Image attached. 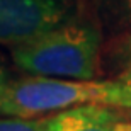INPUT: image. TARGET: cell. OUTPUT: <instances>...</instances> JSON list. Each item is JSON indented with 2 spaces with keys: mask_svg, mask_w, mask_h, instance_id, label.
Masks as SVG:
<instances>
[{
  "mask_svg": "<svg viewBox=\"0 0 131 131\" xmlns=\"http://www.w3.org/2000/svg\"><path fill=\"white\" fill-rule=\"evenodd\" d=\"M9 82H10V78L7 75V72L0 67V107H2V101H4V95H5V90H7Z\"/></svg>",
  "mask_w": 131,
  "mask_h": 131,
  "instance_id": "8992f818",
  "label": "cell"
},
{
  "mask_svg": "<svg viewBox=\"0 0 131 131\" xmlns=\"http://www.w3.org/2000/svg\"><path fill=\"white\" fill-rule=\"evenodd\" d=\"M121 78H124V80H128V82H131V70H129V72H126V73H124V75H123Z\"/></svg>",
  "mask_w": 131,
  "mask_h": 131,
  "instance_id": "ba28073f",
  "label": "cell"
},
{
  "mask_svg": "<svg viewBox=\"0 0 131 131\" xmlns=\"http://www.w3.org/2000/svg\"><path fill=\"white\" fill-rule=\"evenodd\" d=\"M0 131H46V121L17 116L0 117Z\"/></svg>",
  "mask_w": 131,
  "mask_h": 131,
  "instance_id": "5b68a950",
  "label": "cell"
},
{
  "mask_svg": "<svg viewBox=\"0 0 131 131\" xmlns=\"http://www.w3.org/2000/svg\"><path fill=\"white\" fill-rule=\"evenodd\" d=\"M116 131H131V123L128 121H117L116 126H114Z\"/></svg>",
  "mask_w": 131,
  "mask_h": 131,
  "instance_id": "52a82bcc",
  "label": "cell"
},
{
  "mask_svg": "<svg viewBox=\"0 0 131 131\" xmlns=\"http://www.w3.org/2000/svg\"><path fill=\"white\" fill-rule=\"evenodd\" d=\"M70 0H0V44L17 46L68 20Z\"/></svg>",
  "mask_w": 131,
  "mask_h": 131,
  "instance_id": "3957f363",
  "label": "cell"
},
{
  "mask_svg": "<svg viewBox=\"0 0 131 131\" xmlns=\"http://www.w3.org/2000/svg\"><path fill=\"white\" fill-rule=\"evenodd\" d=\"M101 38L94 26L65 20L54 29L12 48L20 70L34 77L92 80L97 73Z\"/></svg>",
  "mask_w": 131,
  "mask_h": 131,
  "instance_id": "7a4b0ae2",
  "label": "cell"
},
{
  "mask_svg": "<svg viewBox=\"0 0 131 131\" xmlns=\"http://www.w3.org/2000/svg\"><path fill=\"white\" fill-rule=\"evenodd\" d=\"M46 131H116L117 116L104 106H80L44 117Z\"/></svg>",
  "mask_w": 131,
  "mask_h": 131,
  "instance_id": "277c9868",
  "label": "cell"
},
{
  "mask_svg": "<svg viewBox=\"0 0 131 131\" xmlns=\"http://www.w3.org/2000/svg\"><path fill=\"white\" fill-rule=\"evenodd\" d=\"M80 106H104L131 109V82L124 78L95 82L51 77L10 80L0 114L36 117Z\"/></svg>",
  "mask_w": 131,
  "mask_h": 131,
  "instance_id": "6da1fadb",
  "label": "cell"
}]
</instances>
